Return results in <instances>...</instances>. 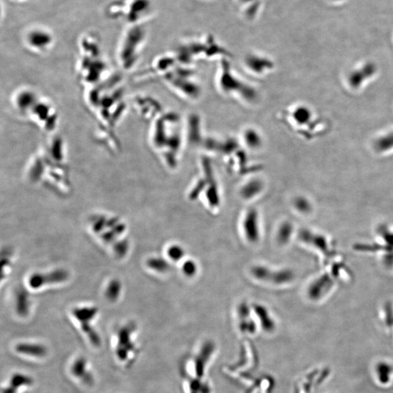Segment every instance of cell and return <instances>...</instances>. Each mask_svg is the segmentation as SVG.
I'll return each instance as SVG.
<instances>
[{"label":"cell","mask_w":393,"mask_h":393,"mask_svg":"<svg viewBox=\"0 0 393 393\" xmlns=\"http://www.w3.org/2000/svg\"><path fill=\"white\" fill-rule=\"evenodd\" d=\"M137 327L134 322L120 326L113 338L112 352L114 359L122 366L129 368L140 355V346L135 338Z\"/></svg>","instance_id":"cell-1"},{"label":"cell","mask_w":393,"mask_h":393,"mask_svg":"<svg viewBox=\"0 0 393 393\" xmlns=\"http://www.w3.org/2000/svg\"><path fill=\"white\" fill-rule=\"evenodd\" d=\"M98 312L95 307H75L72 312V317L76 321L82 336L90 345L95 348H100L102 344L100 334L94 326Z\"/></svg>","instance_id":"cell-2"},{"label":"cell","mask_w":393,"mask_h":393,"mask_svg":"<svg viewBox=\"0 0 393 393\" xmlns=\"http://www.w3.org/2000/svg\"><path fill=\"white\" fill-rule=\"evenodd\" d=\"M70 373L72 379L77 383L85 387H92L96 382L90 361L84 355H78L74 358L70 365Z\"/></svg>","instance_id":"cell-3"},{"label":"cell","mask_w":393,"mask_h":393,"mask_svg":"<svg viewBox=\"0 0 393 393\" xmlns=\"http://www.w3.org/2000/svg\"><path fill=\"white\" fill-rule=\"evenodd\" d=\"M13 351L20 358L25 359L41 360L47 358L49 350L45 344L39 341H21L17 342Z\"/></svg>","instance_id":"cell-4"},{"label":"cell","mask_w":393,"mask_h":393,"mask_svg":"<svg viewBox=\"0 0 393 393\" xmlns=\"http://www.w3.org/2000/svg\"><path fill=\"white\" fill-rule=\"evenodd\" d=\"M34 384V379L32 376L24 372H15L2 387L1 393H24L32 388Z\"/></svg>","instance_id":"cell-5"},{"label":"cell","mask_w":393,"mask_h":393,"mask_svg":"<svg viewBox=\"0 0 393 393\" xmlns=\"http://www.w3.org/2000/svg\"><path fill=\"white\" fill-rule=\"evenodd\" d=\"M251 273L257 279L271 282L274 284H283L289 282L293 277L289 270L272 271L263 266H256L251 269Z\"/></svg>","instance_id":"cell-6"},{"label":"cell","mask_w":393,"mask_h":393,"mask_svg":"<svg viewBox=\"0 0 393 393\" xmlns=\"http://www.w3.org/2000/svg\"><path fill=\"white\" fill-rule=\"evenodd\" d=\"M67 273L63 270H56L49 273H36L29 280V286L34 289H39L46 285L63 282L67 278Z\"/></svg>","instance_id":"cell-7"},{"label":"cell","mask_w":393,"mask_h":393,"mask_svg":"<svg viewBox=\"0 0 393 393\" xmlns=\"http://www.w3.org/2000/svg\"><path fill=\"white\" fill-rule=\"evenodd\" d=\"M26 42L32 49H43L51 46L53 42L52 34L45 29L34 28L31 29L26 35Z\"/></svg>","instance_id":"cell-8"},{"label":"cell","mask_w":393,"mask_h":393,"mask_svg":"<svg viewBox=\"0 0 393 393\" xmlns=\"http://www.w3.org/2000/svg\"><path fill=\"white\" fill-rule=\"evenodd\" d=\"M243 229L245 237L250 243H255L259 239V215L255 209L247 213L243 221Z\"/></svg>","instance_id":"cell-9"},{"label":"cell","mask_w":393,"mask_h":393,"mask_svg":"<svg viewBox=\"0 0 393 393\" xmlns=\"http://www.w3.org/2000/svg\"><path fill=\"white\" fill-rule=\"evenodd\" d=\"M256 313L258 315L259 319L262 322V325L267 330L269 329H272L274 327L273 320H272L271 317L269 316V312L267 311V309L264 306L260 305H256L253 307Z\"/></svg>","instance_id":"cell-10"},{"label":"cell","mask_w":393,"mask_h":393,"mask_svg":"<svg viewBox=\"0 0 393 393\" xmlns=\"http://www.w3.org/2000/svg\"><path fill=\"white\" fill-rule=\"evenodd\" d=\"M374 70L373 66L368 65V66H365L364 68H362L360 71L355 72L350 77V82H351L352 85H353L354 87L358 86L360 82H363L365 80V77H368L371 75H372Z\"/></svg>","instance_id":"cell-11"},{"label":"cell","mask_w":393,"mask_h":393,"mask_svg":"<svg viewBox=\"0 0 393 393\" xmlns=\"http://www.w3.org/2000/svg\"><path fill=\"white\" fill-rule=\"evenodd\" d=\"M147 265L149 268L158 272H168L170 269V264L167 261L160 257H154L149 259L147 262Z\"/></svg>","instance_id":"cell-12"},{"label":"cell","mask_w":393,"mask_h":393,"mask_svg":"<svg viewBox=\"0 0 393 393\" xmlns=\"http://www.w3.org/2000/svg\"><path fill=\"white\" fill-rule=\"evenodd\" d=\"M168 256L171 260L178 262L184 257L185 252L182 247L178 245H171L168 249Z\"/></svg>","instance_id":"cell-13"},{"label":"cell","mask_w":393,"mask_h":393,"mask_svg":"<svg viewBox=\"0 0 393 393\" xmlns=\"http://www.w3.org/2000/svg\"><path fill=\"white\" fill-rule=\"evenodd\" d=\"M291 233V228L289 224L285 223L280 227L278 233V240L279 243H285L287 242Z\"/></svg>","instance_id":"cell-14"},{"label":"cell","mask_w":393,"mask_h":393,"mask_svg":"<svg viewBox=\"0 0 393 393\" xmlns=\"http://www.w3.org/2000/svg\"><path fill=\"white\" fill-rule=\"evenodd\" d=\"M120 284L116 281L111 282L110 284L108 286L107 290H106V296L109 298V299L113 300L114 298H118L119 296L120 292Z\"/></svg>","instance_id":"cell-15"},{"label":"cell","mask_w":393,"mask_h":393,"mask_svg":"<svg viewBox=\"0 0 393 393\" xmlns=\"http://www.w3.org/2000/svg\"><path fill=\"white\" fill-rule=\"evenodd\" d=\"M182 270L183 273L188 277H192L196 274L197 267L195 262L192 260H188L185 262L183 264Z\"/></svg>","instance_id":"cell-16"},{"label":"cell","mask_w":393,"mask_h":393,"mask_svg":"<svg viewBox=\"0 0 393 393\" xmlns=\"http://www.w3.org/2000/svg\"><path fill=\"white\" fill-rule=\"evenodd\" d=\"M392 147H393V134L381 139L377 144V148L379 150H386Z\"/></svg>","instance_id":"cell-17"},{"label":"cell","mask_w":393,"mask_h":393,"mask_svg":"<svg viewBox=\"0 0 393 393\" xmlns=\"http://www.w3.org/2000/svg\"><path fill=\"white\" fill-rule=\"evenodd\" d=\"M16 1H22V0H16Z\"/></svg>","instance_id":"cell-18"},{"label":"cell","mask_w":393,"mask_h":393,"mask_svg":"<svg viewBox=\"0 0 393 393\" xmlns=\"http://www.w3.org/2000/svg\"><path fill=\"white\" fill-rule=\"evenodd\" d=\"M336 1H338V0H336Z\"/></svg>","instance_id":"cell-19"}]
</instances>
